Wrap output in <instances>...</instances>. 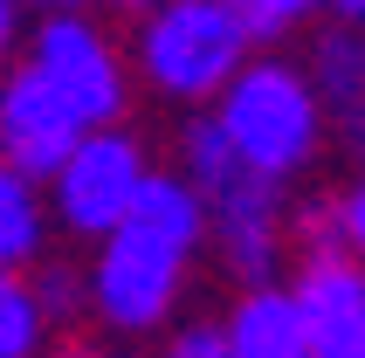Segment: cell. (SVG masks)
I'll list each match as a JSON object with an SVG mask.
<instances>
[{
    "instance_id": "cell-1",
    "label": "cell",
    "mask_w": 365,
    "mask_h": 358,
    "mask_svg": "<svg viewBox=\"0 0 365 358\" xmlns=\"http://www.w3.org/2000/svg\"><path fill=\"white\" fill-rule=\"evenodd\" d=\"M207 255V207L180 173H152L131 214L83 262V317L110 338H159L180 317L186 282Z\"/></svg>"
},
{
    "instance_id": "cell-2",
    "label": "cell",
    "mask_w": 365,
    "mask_h": 358,
    "mask_svg": "<svg viewBox=\"0 0 365 358\" xmlns=\"http://www.w3.org/2000/svg\"><path fill=\"white\" fill-rule=\"evenodd\" d=\"M173 173L200 193V207H207V248L221 255L227 276L242 282V290H255V282H283V262H289V200H283V186L255 179L235 152H227V138L214 131L207 111H193V118L180 124Z\"/></svg>"
},
{
    "instance_id": "cell-3",
    "label": "cell",
    "mask_w": 365,
    "mask_h": 358,
    "mask_svg": "<svg viewBox=\"0 0 365 358\" xmlns=\"http://www.w3.org/2000/svg\"><path fill=\"white\" fill-rule=\"evenodd\" d=\"M207 118H214V131L227 138V152L248 173L269 179V186H283V193L324 159V138H331L310 69L297 56H283V48H269V56L255 48L227 76V90L207 103Z\"/></svg>"
},
{
    "instance_id": "cell-4",
    "label": "cell",
    "mask_w": 365,
    "mask_h": 358,
    "mask_svg": "<svg viewBox=\"0 0 365 358\" xmlns=\"http://www.w3.org/2000/svg\"><path fill=\"white\" fill-rule=\"evenodd\" d=\"M262 41L235 0H152L131 14V83L173 111H207Z\"/></svg>"
},
{
    "instance_id": "cell-5",
    "label": "cell",
    "mask_w": 365,
    "mask_h": 358,
    "mask_svg": "<svg viewBox=\"0 0 365 358\" xmlns=\"http://www.w3.org/2000/svg\"><path fill=\"white\" fill-rule=\"evenodd\" d=\"M21 62L56 90L83 124H124L131 111V56L124 41L97 21V7H62V14H35L21 35Z\"/></svg>"
},
{
    "instance_id": "cell-6",
    "label": "cell",
    "mask_w": 365,
    "mask_h": 358,
    "mask_svg": "<svg viewBox=\"0 0 365 358\" xmlns=\"http://www.w3.org/2000/svg\"><path fill=\"white\" fill-rule=\"evenodd\" d=\"M159 173L152 165V145L131 131V124H90L69 159L41 179L48 193V220H56L69 241H103L131 214V200L145 193V179Z\"/></svg>"
},
{
    "instance_id": "cell-7",
    "label": "cell",
    "mask_w": 365,
    "mask_h": 358,
    "mask_svg": "<svg viewBox=\"0 0 365 358\" xmlns=\"http://www.w3.org/2000/svg\"><path fill=\"white\" fill-rule=\"evenodd\" d=\"M83 131H90V124H83L21 56L0 69V159L7 165H21L28 179H48L69 159V145H76Z\"/></svg>"
},
{
    "instance_id": "cell-8",
    "label": "cell",
    "mask_w": 365,
    "mask_h": 358,
    "mask_svg": "<svg viewBox=\"0 0 365 358\" xmlns=\"http://www.w3.org/2000/svg\"><path fill=\"white\" fill-rule=\"evenodd\" d=\"M283 290H289V303H297V317H304L317 358L365 338V269L345 248H304L297 269L283 276Z\"/></svg>"
},
{
    "instance_id": "cell-9",
    "label": "cell",
    "mask_w": 365,
    "mask_h": 358,
    "mask_svg": "<svg viewBox=\"0 0 365 358\" xmlns=\"http://www.w3.org/2000/svg\"><path fill=\"white\" fill-rule=\"evenodd\" d=\"M304 69H310V83H317V103H324L331 138H345L351 152L365 159V35L345 28V21L317 28Z\"/></svg>"
},
{
    "instance_id": "cell-10",
    "label": "cell",
    "mask_w": 365,
    "mask_h": 358,
    "mask_svg": "<svg viewBox=\"0 0 365 358\" xmlns=\"http://www.w3.org/2000/svg\"><path fill=\"white\" fill-rule=\"evenodd\" d=\"M221 338H227V358H317V344H310V331H304L283 282L242 290L221 317Z\"/></svg>"
},
{
    "instance_id": "cell-11",
    "label": "cell",
    "mask_w": 365,
    "mask_h": 358,
    "mask_svg": "<svg viewBox=\"0 0 365 358\" xmlns=\"http://www.w3.org/2000/svg\"><path fill=\"white\" fill-rule=\"evenodd\" d=\"M48 235H56V220H48L41 179H28L21 165L0 159V269L28 276V269L48 255Z\"/></svg>"
},
{
    "instance_id": "cell-12",
    "label": "cell",
    "mask_w": 365,
    "mask_h": 358,
    "mask_svg": "<svg viewBox=\"0 0 365 358\" xmlns=\"http://www.w3.org/2000/svg\"><path fill=\"white\" fill-rule=\"evenodd\" d=\"M48 338H56V324L41 317L28 276L0 269V358H41V352H48Z\"/></svg>"
},
{
    "instance_id": "cell-13",
    "label": "cell",
    "mask_w": 365,
    "mask_h": 358,
    "mask_svg": "<svg viewBox=\"0 0 365 358\" xmlns=\"http://www.w3.org/2000/svg\"><path fill=\"white\" fill-rule=\"evenodd\" d=\"M28 290H35L41 317L56 324V331H69V324L83 317V269H76V262H62V255H41L35 269H28Z\"/></svg>"
},
{
    "instance_id": "cell-14",
    "label": "cell",
    "mask_w": 365,
    "mask_h": 358,
    "mask_svg": "<svg viewBox=\"0 0 365 358\" xmlns=\"http://www.w3.org/2000/svg\"><path fill=\"white\" fill-rule=\"evenodd\" d=\"M242 21L255 28V41H283V35H304L331 14V0H235Z\"/></svg>"
},
{
    "instance_id": "cell-15",
    "label": "cell",
    "mask_w": 365,
    "mask_h": 358,
    "mask_svg": "<svg viewBox=\"0 0 365 358\" xmlns=\"http://www.w3.org/2000/svg\"><path fill=\"white\" fill-rule=\"evenodd\" d=\"M152 358H227V338H221V324H207V317L165 324V344Z\"/></svg>"
},
{
    "instance_id": "cell-16",
    "label": "cell",
    "mask_w": 365,
    "mask_h": 358,
    "mask_svg": "<svg viewBox=\"0 0 365 358\" xmlns=\"http://www.w3.org/2000/svg\"><path fill=\"white\" fill-rule=\"evenodd\" d=\"M331 220H338V248L365 269V179H351L345 193H331Z\"/></svg>"
},
{
    "instance_id": "cell-17",
    "label": "cell",
    "mask_w": 365,
    "mask_h": 358,
    "mask_svg": "<svg viewBox=\"0 0 365 358\" xmlns=\"http://www.w3.org/2000/svg\"><path fill=\"white\" fill-rule=\"evenodd\" d=\"M21 35H28V7L21 0H0V62L21 48Z\"/></svg>"
},
{
    "instance_id": "cell-18",
    "label": "cell",
    "mask_w": 365,
    "mask_h": 358,
    "mask_svg": "<svg viewBox=\"0 0 365 358\" xmlns=\"http://www.w3.org/2000/svg\"><path fill=\"white\" fill-rule=\"evenodd\" d=\"M48 358H124L118 344H90V338H76V344H56Z\"/></svg>"
},
{
    "instance_id": "cell-19",
    "label": "cell",
    "mask_w": 365,
    "mask_h": 358,
    "mask_svg": "<svg viewBox=\"0 0 365 358\" xmlns=\"http://www.w3.org/2000/svg\"><path fill=\"white\" fill-rule=\"evenodd\" d=\"M331 21H345V28L365 35V0H331Z\"/></svg>"
},
{
    "instance_id": "cell-20",
    "label": "cell",
    "mask_w": 365,
    "mask_h": 358,
    "mask_svg": "<svg viewBox=\"0 0 365 358\" xmlns=\"http://www.w3.org/2000/svg\"><path fill=\"white\" fill-rule=\"evenodd\" d=\"M28 14H62V7H103V0H21Z\"/></svg>"
},
{
    "instance_id": "cell-21",
    "label": "cell",
    "mask_w": 365,
    "mask_h": 358,
    "mask_svg": "<svg viewBox=\"0 0 365 358\" xmlns=\"http://www.w3.org/2000/svg\"><path fill=\"white\" fill-rule=\"evenodd\" d=\"M324 358H365V338H359V344H345V352H324Z\"/></svg>"
},
{
    "instance_id": "cell-22",
    "label": "cell",
    "mask_w": 365,
    "mask_h": 358,
    "mask_svg": "<svg viewBox=\"0 0 365 358\" xmlns=\"http://www.w3.org/2000/svg\"><path fill=\"white\" fill-rule=\"evenodd\" d=\"M110 7H124V14H138V7H152V0H110Z\"/></svg>"
}]
</instances>
